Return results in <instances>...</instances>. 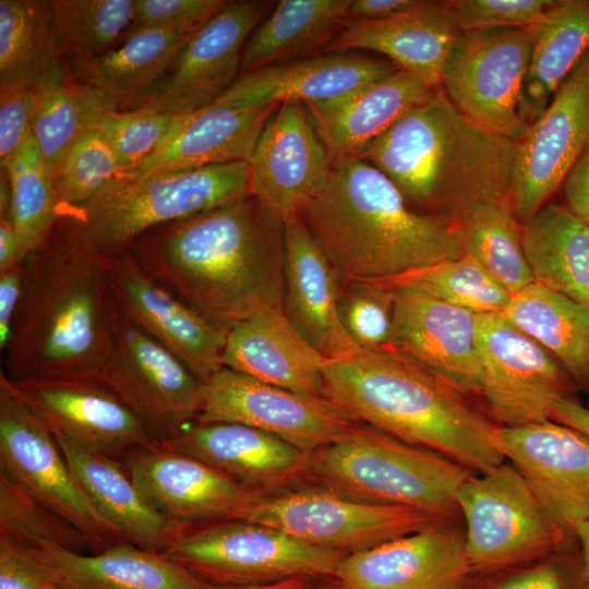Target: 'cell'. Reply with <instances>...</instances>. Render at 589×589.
I'll return each mask as SVG.
<instances>
[{"label":"cell","instance_id":"obj_1","mask_svg":"<svg viewBox=\"0 0 589 589\" xmlns=\"http://www.w3.org/2000/svg\"><path fill=\"white\" fill-rule=\"evenodd\" d=\"M285 224L247 195L149 229L127 250L153 279L225 330L283 308Z\"/></svg>","mask_w":589,"mask_h":589},{"label":"cell","instance_id":"obj_2","mask_svg":"<svg viewBox=\"0 0 589 589\" xmlns=\"http://www.w3.org/2000/svg\"><path fill=\"white\" fill-rule=\"evenodd\" d=\"M111 259L73 208L61 209L24 260L23 296L2 352L10 378L97 375L115 308Z\"/></svg>","mask_w":589,"mask_h":589},{"label":"cell","instance_id":"obj_3","mask_svg":"<svg viewBox=\"0 0 589 589\" xmlns=\"http://www.w3.org/2000/svg\"><path fill=\"white\" fill-rule=\"evenodd\" d=\"M299 216L341 287L385 281L464 255L452 225L410 207L381 170L358 156L332 161L324 190Z\"/></svg>","mask_w":589,"mask_h":589},{"label":"cell","instance_id":"obj_4","mask_svg":"<svg viewBox=\"0 0 589 589\" xmlns=\"http://www.w3.org/2000/svg\"><path fill=\"white\" fill-rule=\"evenodd\" d=\"M322 396L356 423L438 453L468 470L504 462L492 424L464 394L390 347L327 359Z\"/></svg>","mask_w":589,"mask_h":589},{"label":"cell","instance_id":"obj_5","mask_svg":"<svg viewBox=\"0 0 589 589\" xmlns=\"http://www.w3.org/2000/svg\"><path fill=\"white\" fill-rule=\"evenodd\" d=\"M514 146L467 118L440 87L357 156L410 207L456 228L477 207L510 199Z\"/></svg>","mask_w":589,"mask_h":589},{"label":"cell","instance_id":"obj_6","mask_svg":"<svg viewBox=\"0 0 589 589\" xmlns=\"http://www.w3.org/2000/svg\"><path fill=\"white\" fill-rule=\"evenodd\" d=\"M471 472L433 450L356 423L337 442L309 455L306 480L350 498L422 510L442 520Z\"/></svg>","mask_w":589,"mask_h":589},{"label":"cell","instance_id":"obj_7","mask_svg":"<svg viewBox=\"0 0 589 589\" xmlns=\"http://www.w3.org/2000/svg\"><path fill=\"white\" fill-rule=\"evenodd\" d=\"M249 195V164L119 175L73 208L96 247L109 256L127 251L144 232Z\"/></svg>","mask_w":589,"mask_h":589},{"label":"cell","instance_id":"obj_8","mask_svg":"<svg viewBox=\"0 0 589 589\" xmlns=\"http://www.w3.org/2000/svg\"><path fill=\"white\" fill-rule=\"evenodd\" d=\"M163 554L206 584L220 587L334 578L345 556L241 519L187 528Z\"/></svg>","mask_w":589,"mask_h":589},{"label":"cell","instance_id":"obj_9","mask_svg":"<svg viewBox=\"0 0 589 589\" xmlns=\"http://www.w3.org/2000/svg\"><path fill=\"white\" fill-rule=\"evenodd\" d=\"M466 521L465 550L473 573H494L557 551L566 534L512 465L470 474L456 494Z\"/></svg>","mask_w":589,"mask_h":589},{"label":"cell","instance_id":"obj_10","mask_svg":"<svg viewBox=\"0 0 589 589\" xmlns=\"http://www.w3.org/2000/svg\"><path fill=\"white\" fill-rule=\"evenodd\" d=\"M96 377L140 418L157 445L194 423L203 401L204 384L116 302Z\"/></svg>","mask_w":589,"mask_h":589},{"label":"cell","instance_id":"obj_11","mask_svg":"<svg viewBox=\"0 0 589 589\" xmlns=\"http://www.w3.org/2000/svg\"><path fill=\"white\" fill-rule=\"evenodd\" d=\"M538 26L462 32L442 71L441 88L459 111L514 142L529 125L524 84Z\"/></svg>","mask_w":589,"mask_h":589},{"label":"cell","instance_id":"obj_12","mask_svg":"<svg viewBox=\"0 0 589 589\" xmlns=\"http://www.w3.org/2000/svg\"><path fill=\"white\" fill-rule=\"evenodd\" d=\"M240 519L345 555L442 521L422 510L361 502L316 484L266 495Z\"/></svg>","mask_w":589,"mask_h":589},{"label":"cell","instance_id":"obj_13","mask_svg":"<svg viewBox=\"0 0 589 589\" xmlns=\"http://www.w3.org/2000/svg\"><path fill=\"white\" fill-rule=\"evenodd\" d=\"M481 395L500 426L550 420L554 405L579 393L563 365L502 312L476 314Z\"/></svg>","mask_w":589,"mask_h":589},{"label":"cell","instance_id":"obj_14","mask_svg":"<svg viewBox=\"0 0 589 589\" xmlns=\"http://www.w3.org/2000/svg\"><path fill=\"white\" fill-rule=\"evenodd\" d=\"M0 471L67 519L94 553L125 542L75 480L55 436L15 394L0 371Z\"/></svg>","mask_w":589,"mask_h":589},{"label":"cell","instance_id":"obj_15","mask_svg":"<svg viewBox=\"0 0 589 589\" xmlns=\"http://www.w3.org/2000/svg\"><path fill=\"white\" fill-rule=\"evenodd\" d=\"M196 423H239L312 453L339 441L356 422L323 397L264 383L228 368L203 387Z\"/></svg>","mask_w":589,"mask_h":589},{"label":"cell","instance_id":"obj_16","mask_svg":"<svg viewBox=\"0 0 589 589\" xmlns=\"http://www.w3.org/2000/svg\"><path fill=\"white\" fill-rule=\"evenodd\" d=\"M10 382L53 436L86 450L118 459L133 449L157 445L140 418L96 376H37Z\"/></svg>","mask_w":589,"mask_h":589},{"label":"cell","instance_id":"obj_17","mask_svg":"<svg viewBox=\"0 0 589 589\" xmlns=\"http://www.w3.org/2000/svg\"><path fill=\"white\" fill-rule=\"evenodd\" d=\"M589 143V51L515 141L510 199L521 223L550 202Z\"/></svg>","mask_w":589,"mask_h":589},{"label":"cell","instance_id":"obj_18","mask_svg":"<svg viewBox=\"0 0 589 589\" xmlns=\"http://www.w3.org/2000/svg\"><path fill=\"white\" fill-rule=\"evenodd\" d=\"M269 3L226 1L133 109L188 113L214 103L239 79L243 46Z\"/></svg>","mask_w":589,"mask_h":589},{"label":"cell","instance_id":"obj_19","mask_svg":"<svg viewBox=\"0 0 589 589\" xmlns=\"http://www.w3.org/2000/svg\"><path fill=\"white\" fill-rule=\"evenodd\" d=\"M494 443L524 477L548 516L567 534L589 518V436L546 420L496 425Z\"/></svg>","mask_w":589,"mask_h":589},{"label":"cell","instance_id":"obj_20","mask_svg":"<svg viewBox=\"0 0 589 589\" xmlns=\"http://www.w3.org/2000/svg\"><path fill=\"white\" fill-rule=\"evenodd\" d=\"M249 164V195L284 224L327 184L332 160L298 101L279 104Z\"/></svg>","mask_w":589,"mask_h":589},{"label":"cell","instance_id":"obj_21","mask_svg":"<svg viewBox=\"0 0 589 589\" xmlns=\"http://www.w3.org/2000/svg\"><path fill=\"white\" fill-rule=\"evenodd\" d=\"M110 286L118 308L203 384L224 368L228 330L206 320L153 279L129 251L112 256Z\"/></svg>","mask_w":589,"mask_h":589},{"label":"cell","instance_id":"obj_22","mask_svg":"<svg viewBox=\"0 0 589 589\" xmlns=\"http://www.w3.org/2000/svg\"><path fill=\"white\" fill-rule=\"evenodd\" d=\"M124 467L146 500L170 520H232L266 494L189 455L156 445L136 448Z\"/></svg>","mask_w":589,"mask_h":589},{"label":"cell","instance_id":"obj_23","mask_svg":"<svg viewBox=\"0 0 589 589\" xmlns=\"http://www.w3.org/2000/svg\"><path fill=\"white\" fill-rule=\"evenodd\" d=\"M394 290L389 347L464 395L481 394L483 373L474 338L476 314L419 289Z\"/></svg>","mask_w":589,"mask_h":589},{"label":"cell","instance_id":"obj_24","mask_svg":"<svg viewBox=\"0 0 589 589\" xmlns=\"http://www.w3.org/2000/svg\"><path fill=\"white\" fill-rule=\"evenodd\" d=\"M471 574L465 538L438 522L345 555L334 578L347 589H464Z\"/></svg>","mask_w":589,"mask_h":589},{"label":"cell","instance_id":"obj_25","mask_svg":"<svg viewBox=\"0 0 589 589\" xmlns=\"http://www.w3.org/2000/svg\"><path fill=\"white\" fill-rule=\"evenodd\" d=\"M194 457L266 495L306 480L310 453L239 423H192L159 444Z\"/></svg>","mask_w":589,"mask_h":589},{"label":"cell","instance_id":"obj_26","mask_svg":"<svg viewBox=\"0 0 589 589\" xmlns=\"http://www.w3.org/2000/svg\"><path fill=\"white\" fill-rule=\"evenodd\" d=\"M283 311L294 329L324 358L359 348L340 322V281L301 217L285 223Z\"/></svg>","mask_w":589,"mask_h":589},{"label":"cell","instance_id":"obj_27","mask_svg":"<svg viewBox=\"0 0 589 589\" xmlns=\"http://www.w3.org/2000/svg\"><path fill=\"white\" fill-rule=\"evenodd\" d=\"M398 69L386 59L350 51L316 53L241 75L212 104L250 107L286 101L326 103Z\"/></svg>","mask_w":589,"mask_h":589},{"label":"cell","instance_id":"obj_28","mask_svg":"<svg viewBox=\"0 0 589 589\" xmlns=\"http://www.w3.org/2000/svg\"><path fill=\"white\" fill-rule=\"evenodd\" d=\"M461 33L443 0H418L385 20L348 21L321 53L373 51L426 84L441 87L444 64Z\"/></svg>","mask_w":589,"mask_h":589},{"label":"cell","instance_id":"obj_29","mask_svg":"<svg viewBox=\"0 0 589 589\" xmlns=\"http://www.w3.org/2000/svg\"><path fill=\"white\" fill-rule=\"evenodd\" d=\"M437 88L398 69L335 100L302 106L334 161L357 156Z\"/></svg>","mask_w":589,"mask_h":589},{"label":"cell","instance_id":"obj_30","mask_svg":"<svg viewBox=\"0 0 589 589\" xmlns=\"http://www.w3.org/2000/svg\"><path fill=\"white\" fill-rule=\"evenodd\" d=\"M290 324L283 308L257 313L229 332L223 365L296 393L322 396L326 362Z\"/></svg>","mask_w":589,"mask_h":589},{"label":"cell","instance_id":"obj_31","mask_svg":"<svg viewBox=\"0 0 589 589\" xmlns=\"http://www.w3.org/2000/svg\"><path fill=\"white\" fill-rule=\"evenodd\" d=\"M279 104L226 107L211 104L184 113L166 142L131 173L192 169L249 161L260 134Z\"/></svg>","mask_w":589,"mask_h":589},{"label":"cell","instance_id":"obj_32","mask_svg":"<svg viewBox=\"0 0 589 589\" xmlns=\"http://www.w3.org/2000/svg\"><path fill=\"white\" fill-rule=\"evenodd\" d=\"M55 438L91 503L125 542L163 554L188 528L159 513L118 459Z\"/></svg>","mask_w":589,"mask_h":589},{"label":"cell","instance_id":"obj_33","mask_svg":"<svg viewBox=\"0 0 589 589\" xmlns=\"http://www.w3.org/2000/svg\"><path fill=\"white\" fill-rule=\"evenodd\" d=\"M36 552L59 589H211L164 554L128 542L92 555L47 542Z\"/></svg>","mask_w":589,"mask_h":589},{"label":"cell","instance_id":"obj_34","mask_svg":"<svg viewBox=\"0 0 589 589\" xmlns=\"http://www.w3.org/2000/svg\"><path fill=\"white\" fill-rule=\"evenodd\" d=\"M191 36L139 27L100 56L69 59L64 63L75 79L101 91L118 110H130L160 81Z\"/></svg>","mask_w":589,"mask_h":589},{"label":"cell","instance_id":"obj_35","mask_svg":"<svg viewBox=\"0 0 589 589\" xmlns=\"http://www.w3.org/2000/svg\"><path fill=\"white\" fill-rule=\"evenodd\" d=\"M520 229L532 283L589 308V226L549 202Z\"/></svg>","mask_w":589,"mask_h":589},{"label":"cell","instance_id":"obj_36","mask_svg":"<svg viewBox=\"0 0 589 589\" xmlns=\"http://www.w3.org/2000/svg\"><path fill=\"white\" fill-rule=\"evenodd\" d=\"M352 0H281L247 39L240 76L323 52L348 22Z\"/></svg>","mask_w":589,"mask_h":589},{"label":"cell","instance_id":"obj_37","mask_svg":"<svg viewBox=\"0 0 589 589\" xmlns=\"http://www.w3.org/2000/svg\"><path fill=\"white\" fill-rule=\"evenodd\" d=\"M563 365L589 395V308L533 283L512 294L502 312Z\"/></svg>","mask_w":589,"mask_h":589},{"label":"cell","instance_id":"obj_38","mask_svg":"<svg viewBox=\"0 0 589 589\" xmlns=\"http://www.w3.org/2000/svg\"><path fill=\"white\" fill-rule=\"evenodd\" d=\"M63 65L52 0H0V88L47 83Z\"/></svg>","mask_w":589,"mask_h":589},{"label":"cell","instance_id":"obj_39","mask_svg":"<svg viewBox=\"0 0 589 589\" xmlns=\"http://www.w3.org/2000/svg\"><path fill=\"white\" fill-rule=\"evenodd\" d=\"M589 51V0H553L539 24L524 84L529 124Z\"/></svg>","mask_w":589,"mask_h":589},{"label":"cell","instance_id":"obj_40","mask_svg":"<svg viewBox=\"0 0 589 589\" xmlns=\"http://www.w3.org/2000/svg\"><path fill=\"white\" fill-rule=\"evenodd\" d=\"M112 110L118 109L101 91L75 79L64 63L46 89L32 132L52 178L68 148Z\"/></svg>","mask_w":589,"mask_h":589},{"label":"cell","instance_id":"obj_41","mask_svg":"<svg viewBox=\"0 0 589 589\" xmlns=\"http://www.w3.org/2000/svg\"><path fill=\"white\" fill-rule=\"evenodd\" d=\"M455 229L464 254L481 263L512 294L532 283L510 199L477 207Z\"/></svg>","mask_w":589,"mask_h":589},{"label":"cell","instance_id":"obj_42","mask_svg":"<svg viewBox=\"0 0 589 589\" xmlns=\"http://www.w3.org/2000/svg\"><path fill=\"white\" fill-rule=\"evenodd\" d=\"M370 284L386 289L416 288L474 314L503 312L512 298L481 263L467 254Z\"/></svg>","mask_w":589,"mask_h":589},{"label":"cell","instance_id":"obj_43","mask_svg":"<svg viewBox=\"0 0 589 589\" xmlns=\"http://www.w3.org/2000/svg\"><path fill=\"white\" fill-rule=\"evenodd\" d=\"M2 169L11 188L10 218L26 259L49 235L61 205L33 135Z\"/></svg>","mask_w":589,"mask_h":589},{"label":"cell","instance_id":"obj_44","mask_svg":"<svg viewBox=\"0 0 589 589\" xmlns=\"http://www.w3.org/2000/svg\"><path fill=\"white\" fill-rule=\"evenodd\" d=\"M64 60L100 56L124 38L135 0H52Z\"/></svg>","mask_w":589,"mask_h":589},{"label":"cell","instance_id":"obj_45","mask_svg":"<svg viewBox=\"0 0 589 589\" xmlns=\"http://www.w3.org/2000/svg\"><path fill=\"white\" fill-rule=\"evenodd\" d=\"M0 538L39 549L53 543L69 551L91 550L85 536L0 471Z\"/></svg>","mask_w":589,"mask_h":589},{"label":"cell","instance_id":"obj_46","mask_svg":"<svg viewBox=\"0 0 589 589\" xmlns=\"http://www.w3.org/2000/svg\"><path fill=\"white\" fill-rule=\"evenodd\" d=\"M121 175L105 136L95 127L85 131L64 153L53 182L63 208H76L111 179Z\"/></svg>","mask_w":589,"mask_h":589},{"label":"cell","instance_id":"obj_47","mask_svg":"<svg viewBox=\"0 0 589 589\" xmlns=\"http://www.w3.org/2000/svg\"><path fill=\"white\" fill-rule=\"evenodd\" d=\"M184 113L112 110L95 125L110 145L121 175L131 173L172 134Z\"/></svg>","mask_w":589,"mask_h":589},{"label":"cell","instance_id":"obj_48","mask_svg":"<svg viewBox=\"0 0 589 589\" xmlns=\"http://www.w3.org/2000/svg\"><path fill=\"white\" fill-rule=\"evenodd\" d=\"M340 322L359 349L389 347L394 290L370 283H350L341 287L338 298Z\"/></svg>","mask_w":589,"mask_h":589},{"label":"cell","instance_id":"obj_49","mask_svg":"<svg viewBox=\"0 0 589 589\" xmlns=\"http://www.w3.org/2000/svg\"><path fill=\"white\" fill-rule=\"evenodd\" d=\"M461 32L530 27L546 16L553 0H443Z\"/></svg>","mask_w":589,"mask_h":589},{"label":"cell","instance_id":"obj_50","mask_svg":"<svg viewBox=\"0 0 589 589\" xmlns=\"http://www.w3.org/2000/svg\"><path fill=\"white\" fill-rule=\"evenodd\" d=\"M51 80L39 85L0 88L1 169L32 135L37 111Z\"/></svg>","mask_w":589,"mask_h":589},{"label":"cell","instance_id":"obj_51","mask_svg":"<svg viewBox=\"0 0 589 589\" xmlns=\"http://www.w3.org/2000/svg\"><path fill=\"white\" fill-rule=\"evenodd\" d=\"M225 3L226 0H135L134 17L129 31L156 27L193 35Z\"/></svg>","mask_w":589,"mask_h":589},{"label":"cell","instance_id":"obj_52","mask_svg":"<svg viewBox=\"0 0 589 589\" xmlns=\"http://www.w3.org/2000/svg\"><path fill=\"white\" fill-rule=\"evenodd\" d=\"M53 586L36 549L0 538V589H50Z\"/></svg>","mask_w":589,"mask_h":589},{"label":"cell","instance_id":"obj_53","mask_svg":"<svg viewBox=\"0 0 589 589\" xmlns=\"http://www.w3.org/2000/svg\"><path fill=\"white\" fill-rule=\"evenodd\" d=\"M491 589H588V586L581 564L570 569L550 562L524 569Z\"/></svg>","mask_w":589,"mask_h":589},{"label":"cell","instance_id":"obj_54","mask_svg":"<svg viewBox=\"0 0 589 589\" xmlns=\"http://www.w3.org/2000/svg\"><path fill=\"white\" fill-rule=\"evenodd\" d=\"M560 189L563 205L589 226V143L566 173Z\"/></svg>","mask_w":589,"mask_h":589},{"label":"cell","instance_id":"obj_55","mask_svg":"<svg viewBox=\"0 0 589 589\" xmlns=\"http://www.w3.org/2000/svg\"><path fill=\"white\" fill-rule=\"evenodd\" d=\"M24 290V261L0 274V350L3 352L11 339L14 320Z\"/></svg>","mask_w":589,"mask_h":589},{"label":"cell","instance_id":"obj_56","mask_svg":"<svg viewBox=\"0 0 589 589\" xmlns=\"http://www.w3.org/2000/svg\"><path fill=\"white\" fill-rule=\"evenodd\" d=\"M418 0H352L348 21H380L413 7Z\"/></svg>","mask_w":589,"mask_h":589},{"label":"cell","instance_id":"obj_57","mask_svg":"<svg viewBox=\"0 0 589 589\" xmlns=\"http://www.w3.org/2000/svg\"><path fill=\"white\" fill-rule=\"evenodd\" d=\"M24 260L21 241L10 215L0 216V274Z\"/></svg>","mask_w":589,"mask_h":589},{"label":"cell","instance_id":"obj_58","mask_svg":"<svg viewBox=\"0 0 589 589\" xmlns=\"http://www.w3.org/2000/svg\"><path fill=\"white\" fill-rule=\"evenodd\" d=\"M550 420L589 436V407L581 405L577 399L557 401L551 410Z\"/></svg>","mask_w":589,"mask_h":589},{"label":"cell","instance_id":"obj_59","mask_svg":"<svg viewBox=\"0 0 589 589\" xmlns=\"http://www.w3.org/2000/svg\"><path fill=\"white\" fill-rule=\"evenodd\" d=\"M310 578H290L283 581L266 584V585H252V586H211V589H310Z\"/></svg>","mask_w":589,"mask_h":589},{"label":"cell","instance_id":"obj_60","mask_svg":"<svg viewBox=\"0 0 589 589\" xmlns=\"http://www.w3.org/2000/svg\"><path fill=\"white\" fill-rule=\"evenodd\" d=\"M575 536L580 543L582 573L589 589V518L578 526Z\"/></svg>","mask_w":589,"mask_h":589},{"label":"cell","instance_id":"obj_61","mask_svg":"<svg viewBox=\"0 0 589 589\" xmlns=\"http://www.w3.org/2000/svg\"><path fill=\"white\" fill-rule=\"evenodd\" d=\"M321 589H347L344 585H341L338 580L335 579L334 582L329 584L328 586H325Z\"/></svg>","mask_w":589,"mask_h":589},{"label":"cell","instance_id":"obj_62","mask_svg":"<svg viewBox=\"0 0 589 589\" xmlns=\"http://www.w3.org/2000/svg\"><path fill=\"white\" fill-rule=\"evenodd\" d=\"M50 589H59V588H58V587H56V586H53V587H52V588H50Z\"/></svg>","mask_w":589,"mask_h":589},{"label":"cell","instance_id":"obj_63","mask_svg":"<svg viewBox=\"0 0 589 589\" xmlns=\"http://www.w3.org/2000/svg\"><path fill=\"white\" fill-rule=\"evenodd\" d=\"M587 406L589 407V402H588V405H587Z\"/></svg>","mask_w":589,"mask_h":589}]
</instances>
